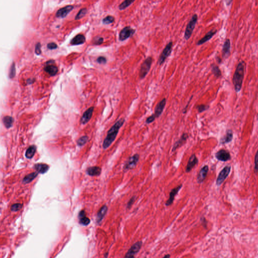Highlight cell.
<instances>
[{"mask_svg":"<svg viewBox=\"0 0 258 258\" xmlns=\"http://www.w3.org/2000/svg\"><path fill=\"white\" fill-rule=\"evenodd\" d=\"M197 21H198V16L197 14H194L192 18L191 19L188 24L187 25L184 34V37L186 40H188L190 38L195 29Z\"/></svg>","mask_w":258,"mask_h":258,"instance_id":"277c9868","label":"cell"},{"mask_svg":"<svg viewBox=\"0 0 258 258\" xmlns=\"http://www.w3.org/2000/svg\"><path fill=\"white\" fill-rule=\"evenodd\" d=\"M209 108V106H207V105H205V104H200V105H198L196 106V108L199 113H201L205 110H207Z\"/></svg>","mask_w":258,"mask_h":258,"instance_id":"d590c367","label":"cell"},{"mask_svg":"<svg viewBox=\"0 0 258 258\" xmlns=\"http://www.w3.org/2000/svg\"><path fill=\"white\" fill-rule=\"evenodd\" d=\"M245 65L244 61L239 63L237 65L233 76L232 83L234 86V90L236 92H240L242 89L243 80L244 79Z\"/></svg>","mask_w":258,"mask_h":258,"instance_id":"7a4b0ae2","label":"cell"},{"mask_svg":"<svg viewBox=\"0 0 258 258\" xmlns=\"http://www.w3.org/2000/svg\"><path fill=\"white\" fill-rule=\"evenodd\" d=\"M142 246V242L141 241L134 244L129 250L128 252L127 253L124 258H130L134 257V255H135L139 252Z\"/></svg>","mask_w":258,"mask_h":258,"instance_id":"9c48e42d","label":"cell"},{"mask_svg":"<svg viewBox=\"0 0 258 258\" xmlns=\"http://www.w3.org/2000/svg\"><path fill=\"white\" fill-rule=\"evenodd\" d=\"M198 159L195 154H192L189 159L188 162L186 167V172L187 173L190 172L193 168L198 164Z\"/></svg>","mask_w":258,"mask_h":258,"instance_id":"7c38bea8","label":"cell"},{"mask_svg":"<svg viewBox=\"0 0 258 258\" xmlns=\"http://www.w3.org/2000/svg\"><path fill=\"white\" fill-rule=\"evenodd\" d=\"M79 218L80 223L83 225L86 226L90 223V219L86 217V213L84 210H82L79 213Z\"/></svg>","mask_w":258,"mask_h":258,"instance_id":"7402d4cb","label":"cell"},{"mask_svg":"<svg viewBox=\"0 0 258 258\" xmlns=\"http://www.w3.org/2000/svg\"><path fill=\"white\" fill-rule=\"evenodd\" d=\"M88 137L87 136H83L77 140V144L79 146H83L88 141Z\"/></svg>","mask_w":258,"mask_h":258,"instance_id":"d6a6232c","label":"cell"},{"mask_svg":"<svg viewBox=\"0 0 258 258\" xmlns=\"http://www.w3.org/2000/svg\"><path fill=\"white\" fill-rule=\"evenodd\" d=\"M73 9V6L69 5L66 6L58 11V12H57L56 16L58 18H64Z\"/></svg>","mask_w":258,"mask_h":258,"instance_id":"e0dca14e","label":"cell"},{"mask_svg":"<svg viewBox=\"0 0 258 258\" xmlns=\"http://www.w3.org/2000/svg\"><path fill=\"white\" fill-rule=\"evenodd\" d=\"M146 258V257H145V258Z\"/></svg>","mask_w":258,"mask_h":258,"instance_id":"c3c4849f","label":"cell"},{"mask_svg":"<svg viewBox=\"0 0 258 258\" xmlns=\"http://www.w3.org/2000/svg\"><path fill=\"white\" fill-rule=\"evenodd\" d=\"M166 99L163 98L160 102H158L156 105L155 108V112L154 114L156 116V118H158L162 114V112L163 111L164 108L166 105Z\"/></svg>","mask_w":258,"mask_h":258,"instance_id":"4fadbf2b","label":"cell"},{"mask_svg":"<svg viewBox=\"0 0 258 258\" xmlns=\"http://www.w3.org/2000/svg\"><path fill=\"white\" fill-rule=\"evenodd\" d=\"M135 200H136V197H135V196H133L131 197V198L130 199V200L127 203V209H130V208H131L132 205H133L134 202L135 201Z\"/></svg>","mask_w":258,"mask_h":258,"instance_id":"74e56055","label":"cell"},{"mask_svg":"<svg viewBox=\"0 0 258 258\" xmlns=\"http://www.w3.org/2000/svg\"><path fill=\"white\" fill-rule=\"evenodd\" d=\"M216 158L218 160L222 161H227L230 160L231 157L229 152L226 150H220L217 152L215 155Z\"/></svg>","mask_w":258,"mask_h":258,"instance_id":"5bb4252c","label":"cell"},{"mask_svg":"<svg viewBox=\"0 0 258 258\" xmlns=\"http://www.w3.org/2000/svg\"><path fill=\"white\" fill-rule=\"evenodd\" d=\"M135 1H131V0H125L121 3L118 6V9L120 10H123L126 9L127 8L129 7V6L133 4Z\"/></svg>","mask_w":258,"mask_h":258,"instance_id":"f1b7e54d","label":"cell"},{"mask_svg":"<svg viewBox=\"0 0 258 258\" xmlns=\"http://www.w3.org/2000/svg\"><path fill=\"white\" fill-rule=\"evenodd\" d=\"M230 170L231 167L230 166H226L220 172L216 180V184L217 186H220L222 184L226 178L228 176V174L230 173Z\"/></svg>","mask_w":258,"mask_h":258,"instance_id":"ba28073f","label":"cell"},{"mask_svg":"<svg viewBox=\"0 0 258 258\" xmlns=\"http://www.w3.org/2000/svg\"><path fill=\"white\" fill-rule=\"evenodd\" d=\"M208 170L209 167L208 165H205L200 170L197 178L199 184H201L204 182L208 174Z\"/></svg>","mask_w":258,"mask_h":258,"instance_id":"2e32d148","label":"cell"},{"mask_svg":"<svg viewBox=\"0 0 258 258\" xmlns=\"http://www.w3.org/2000/svg\"><path fill=\"white\" fill-rule=\"evenodd\" d=\"M152 62L153 59L151 57H149L143 62L140 67L139 71V78L140 79H143L146 77L147 74L150 71Z\"/></svg>","mask_w":258,"mask_h":258,"instance_id":"3957f363","label":"cell"},{"mask_svg":"<svg viewBox=\"0 0 258 258\" xmlns=\"http://www.w3.org/2000/svg\"><path fill=\"white\" fill-rule=\"evenodd\" d=\"M87 12V10L86 9V8H83L81 9L75 17V20H79L83 18L86 15Z\"/></svg>","mask_w":258,"mask_h":258,"instance_id":"1f68e13d","label":"cell"},{"mask_svg":"<svg viewBox=\"0 0 258 258\" xmlns=\"http://www.w3.org/2000/svg\"><path fill=\"white\" fill-rule=\"evenodd\" d=\"M93 110H94V108L91 107L90 108H88V110L84 112V114L82 116V118L80 120V123L82 124H85L89 122V120H90V118H91V117H92Z\"/></svg>","mask_w":258,"mask_h":258,"instance_id":"ac0fdd59","label":"cell"},{"mask_svg":"<svg viewBox=\"0 0 258 258\" xmlns=\"http://www.w3.org/2000/svg\"><path fill=\"white\" fill-rule=\"evenodd\" d=\"M94 42L95 44L100 45L102 44V42H103V38L100 37H96V38L94 39Z\"/></svg>","mask_w":258,"mask_h":258,"instance_id":"60d3db41","label":"cell"},{"mask_svg":"<svg viewBox=\"0 0 258 258\" xmlns=\"http://www.w3.org/2000/svg\"><path fill=\"white\" fill-rule=\"evenodd\" d=\"M36 150V148L35 146L34 145L30 146L27 149L26 152H25V156H26V158H28V159L32 158L35 153Z\"/></svg>","mask_w":258,"mask_h":258,"instance_id":"484cf974","label":"cell"},{"mask_svg":"<svg viewBox=\"0 0 258 258\" xmlns=\"http://www.w3.org/2000/svg\"><path fill=\"white\" fill-rule=\"evenodd\" d=\"M35 52L36 53V54H37V55H39V54H41V52H42V50H41V44H40V43H39V42L36 44V46H35Z\"/></svg>","mask_w":258,"mask_h":258,"instance_id":"b9f144b4","label":"cell"},{"mask_svg":"<svg viewBox=\"0 0 258 258\" xmlns=\"http://www.w3.org/2000/svg\"><path fill=\"white\" fill-rule=\"evenodd\" d=\"M47 47L49 50H54L58 48V46L56 44H55L54 42H50L48 44Z\"/></svg>","mask_w":258,"mask_h":258,"instance_id":"ee69618b","label":"cell"},{"mask_svg":"<svg viewBox=\"0 0 258 258\" xmlns=\"http://www.w3.org/2000/svg\"><path fill=\"white\" fill-rule=\"evenodd\" d=\"M139 158L140 155L138 154H134V155L130 157L125 164L124 170L126 171L136 168L137 164L139 161Z\"/></svg>","mask_w":258,"mask_h":258,"instance_id":"8992f818","label":"cell"},{"mask_svg":"<svg viewBox=\"0 0 258 258\" xmlns=\"http://www.w3.org/2000/svg\"><path fill=\"white\" fill-rule=\"evenodd\" d=\"M230 48H231V42L230 39H226L222 46V57L223 58H227L229 56Z\"/></svg>","mask_w":258,"mask_h":258,"instance_id":"d6986e66","label":"cell"},{"mask_svg":"<svg viewBox=\"0 0 258 258\" xmlns=\"http://www.w3.org/2000/svg\"><path fill=\"white\" fill-rule=\"evenodd\" d=\"M193 96H191V97L190 99L189 100V101L188 103V104H187L186 106V107L184 108V110H183V114H186V113L187 112V108H188L189 105V103H190V102L191 100L192 99Z\"/></svg>","mask_w":258,"mask_h":258,"instance_id":"f6af8a7d","label":"cell"},{"mask_svg":"<svg viewBox=\"0 0 258 258\" xmlns=\"http://www.w3.org/2000/svg\"><path fill=\"white\" fill-rule=\"evenodd\" d=\"M108 207L106 205H103L100 208V210H99L97 214V222L98 223H100L102 221V219L104 218L108 211Z\"/></svg>","mask_w":258,"mask_h":258,"instance_id":"ffe728a7","label":"cell"},{"mask_svg":"<svg viewBox=\"0 0 258 258\" xmlns=\"http://www.w3.org/2000/svg\"><path fill=\"white\" fill-rule=\"evenodd\" d=\"M3 121L5 126L7 128H10L13 126L14 119L11 116H6L3 119Z\"/></svg>","mask_w":258,"mask_h":258,"instance_id":"83f0119b","label":"cell"},{"mask_svg":"<svg viewBox=\"0 0 258 258\" xmlns=\"http://www.w3.org/2000/svg\"><path fill=\"white\" fill-rule=\"evenodd\" d=\"M23 205L20 203H16L12 205L11 207V210L13 212H16L21 210L22 208Z\"/></svg>","mask_w":258,"mask_h":258,"instance_id":"e575fe53","label":"cell"},{"mask_svg":"<svg viewBox=\"0 0 258 258\" xmlns=\"http://www.w3.org/2000/svg\"><path fill=\"white\" fill-rule=\"evenodd\" d=\"M170 255L167 254L165 255L164 257H163L162 258H170Z\"/></svg>","mask_w":258,"mask_h":258,"instance_id":"bcb514c9","label":"cell"},{"mask_svg":"<svg viewBox=\"0 0 258 258\" xmlns=\"http://www.w3.org/2000/svg\"><path fill=\"white\" fill-rule=\"evenodd\" d=\"M255 170L256 172H258V150L255 158Z\"/></svg>","mask_w":258,"mask_h":258,"instance_id":"ab89813d","label":"cell"},{"mask_svg":"<svg viewBox=\"0 0 258 258\" xmlns=\"http://www.w3.org/2000/svg\"><path fill=\"white\" fill-rule=\"evenodd\" d=\"M125 122V120L124 118H121L118 120L109 130L102 145L104 149L108 148L114 142L118 133L119 130L124 124Z\"/></svg>","mask_w":258,"mask_h":258,"instance_id":"6da1fadb","label":"cell"},{"mask_svg":"<svg viewBox=\"0 0 258 258\" xmlns=\"http://www.w3.org/2000/svg\"><path fill=\"white\" fill-rule=\"evenodd\" d=\"M233 138V134L231 131H228L226 133V136L222 139V143H227L230 142Z\"/></svg>","mask_w":258,"mask_h":258,"instance_id":"4dcf8cb0","label":"cell"},{"mask_svg":"<svg viewBox=\"0 0 258 258\" xmlns=\"http://www.w3.org/2000/svg\"><path fill=\"white\" fill-rule=\"evenodd\" d=\"M37 175H38V174L36 173V172H32V173H31L30 174L27 175L23 178V183H24L25 184L29 183V182H31V181L33 180L36 177H37Z\"/></svg>","mask_w":258,"mask_h":258,"instance_id":"4316f807","label":"cell"},{"mask_svg":"<svg viewBox=\"0 0 258 258\" xmlns=\"http://www.w3.org/2000/svg\"><path fill=\"white\" fill-rule=\"evenodd\" d=\"M182 184H180V185H178V186L175 187L174 188L172 189V190L170 191L169 199L167 200V201L165 203V205L166 206H170L173 203V202L174 201L175 196L178 194L179 191L181 190V189L182 188Z\"/></svg>","mask_w":258,"mask_h":258,"instance_id":"30bf717a","label":"cell"},{"mask_svg":"<svg viewBox=\"0 0 258 258\" xmlns=\"http://www.w3.org/2000/svg\"><path fill=\"white\" fill-rule=\"evenodd\" d=\"M15 74H16V69H15V64H14V63H13L12 64V65H11V66L10 73H9V76L10 78H11V79H12V78H14L15 76Z\"/></svg>","mask_w":258,"mask_h":258,"instance_id":"8d00e7d4","label":"cell"},{"mask_svg":"<svg viewBox=\"0 0 258 258\" xmlns=\"http://www.w3.org/2000/svg\"><path fill=\"white\" fill-rule=\"evenodd\" d=\"M97 61L100 64H105L106 63V59L104 57H99L97 59Z\"/></svg>","mask_w":258,"mask_h":258,"instance_id":"7bdbcfd3","label":"cell"},{"mask_svg":"<svg viewBox=\"0 0 258 258\" xmlns=\"http://www.w3.org/2000/svg\"><path fill=\"white\" fill-rule=\"evenodd\" d=\"M211 71L212 73L214 74V76L217 78H219L221 76V72L220 71V69L218 67V66L216 65H212L211 66Z\"/></svg>","mask_w":258,"mask_h":258,"instance_id":"f546056e","label":"cell"},{"mask_svg":"<svg viewBox=\"0 0 258 258\" xmlns=\"http://www.w3.org/2000/svg\"><path fill=\"white\" fill-rule=\"evenodd\" d=\"M189 138V135L187 133H184L180 137V139L174 143L172 147V152L176 151L178 148H180L186 142L187 140Z\"/></svg>","mask_w":258,"mask_h":258,"instance_id":"8fae6325","label":"cell"},{"mask_svg":"<svg viewBox=\"0 0 258 258\" xmlns=\"http://www.w3.org/2000/svg\"><path fill=\"white\" fill-rule=\"evenodd\" d=\"M101 169L98 166H93L87 169V172L89 176H98L101 174Z\"/></svg>","mask_w":258,"mask_h":258,"instance_id":"603a6c76","label":"cell"},{"mask_svg":"<svg viewBox=\"0 0 258 258\" xmlns=\"http://www.w3.org/2000/svg\"><path fill=\"white\" fill-rule=\"evenodd\" d=\"M172 46L173 42L172 41L166 44L158 59V64L159 65H161L163 63H164L166 59L171 54L172 50Z\"/></svg>","mask_w":258,"mask_h":258,"instance_id":"5b68a950","label":"cell"},{"mask_svg":"<svg viewBox=\"0 0 258 258\" xmlns=\"http://www.w3.org/2000/svg\"><path fill=\"white\" fill-rule=\"evenodd\" d=\"M217 32V30L215 29H213L212 30H210L206 33V35L203 38H201V39L198 41L197 44L198 46H200V45L204 44L205 42L211 39L212 38V37L216 34Z\"/></svg>","mask_w":258,"mask_h":258,"instance_id":"9a60e30c","label":"cell"},{"mask_svg":"<svg viewBox=\"0 0 258 258\" xmlns=\"http://www.w3.org/2000/svg\"><path fill=\"white\" fill-rule=\"evenodd\" d=\"M85 42V37L82 34H78L72 39L71 44L72 45H79L84 44Z\"/></svg>","mask_w":258,"mask_h":258,"instance_id":"44dd1931","label":"cell"},{"mask_svg":"<svg viewBox=\"0 0 258 258\" xmlns=\"http://www.w3.org/2000/svg\"><path fill=\"white\" fill-rule=\"evenodd\" d=\"M34 168L37 172L43 174L47 172L49 169V166L44 163H38L34 165Z\"/></svg>","mask_w":258,"mask_h":258,"instance_id":"d4e9b609","label":"cell"},{"mask_svg":"<svg viewBox=\"0 0 258 258\" xmlns=\"http://www.w3.org/2000/svg\"><path fill=\"white\" fill-rule=\"evenodd\" d=\"M156 118V116H155V114H152L151 116H148V118H146L145 123H146V124H150L151 123L153 122L154 120H155V118Z\"/></svg>","mask_w":258,"mask_h":258,"instance_id":"f35d334b","label":"cell"},{"mask_svg":"<svg viewBox=\"0 0 258 258\" xmlns=\"http://www.w3.org/2000/svg\"><path fill=\"white\" fill-rule=\"evenodd\" d=\"M136 30L130 26H126L123 28L119 34V39L120 41L126 40L133 36Z\"/></svg>","mask_w":258,"mask_h":258,"instance_id":"52a82bcc","label":"cell"},{"mask_svg":"<svg viewBox=\"0 0 258 258\" xmlns=\"http://www.w3.org/2000/svg\"><path fill=\"white\" fill-rule=\"evenodd\" d=\"M44 71L47 72L50 76L56 75L58 72V69L56 66L53 65H48L44 68Z\"/></svg>","mask_w":258,"mask_h":258,"instance_id":"cb8c5ba5","label":"cell"},{"mask_svg":"<svg viewBox=\"0 0 258 258\" xmlns=\"http://www.w3.org/2000/svg\"><path fill=\"white\" fill-rule=\"evenodd\" d=\"M134 258V257H131V258Z\"/></svg>","mask_w":258,"mask_h":258,"instance_id":"7dc6e473","label":"cell"},{"mask_svg":"<svg viewBox=\"0 0 258 258\" xmlns=\"http://www.w3.org/2000/svg\"><path fill=\"white\" fill-rule=\"evenodd\" d=\"M114 18L112 16H108L103 19L102 22L105 24H110L114 22Z\"/></svg>","mask_w":258,"mask_h":258,"instance_id":"836d02e7","label":"cell"}]
</instances>
